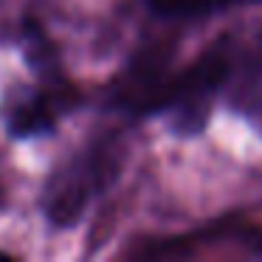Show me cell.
Masks as SVG:
<instances>
[{
    "label": "cell",
    "instance_id": "277c9868",
    "mask_svg": "<svg viewBox=\"0 0 262 262\" xmlns=\"http://www.w3.org/2000/svg\"><path fill=\"white\" fill-rule=\"evenodd\" d=\"M76 93L68 82H57L54 88L17 91L6 104V130L14 138H40L57 127L62 113H68Z\"/></svg>",
    "mask_w": 262,
    "mask_h": 262
},
{
    "label": "cell",
    "instance_id": "7a4b0ae2",
    "mask_svg": "<svg viewBox=\"0 0 262 262\" xmlns=\"http://www.w3.org/2000/svg\"><path fill=\"white\" fill-rule=\"evenodd\" d=\"M234 42L231 37H220L211 42L192 65L175 71V79L169 88L164 116L169 127L181 136H198L203 133L209 113L214 107V99L228 88L234 74Z\"/></svg>",
    "mask_w": 262,
    "mask_h": 262
},
{
    "label": "cell",
    "instance_id": "3957f363",
    "mask_svg": "<svg viewBox=\"0 0 262 262\" xmlns=\"http://www.w3.org/2000/svg\"><path fill=\"white\" fill-rule=\"evenodd\" d=\"M172 79L175 68L169 62V51L164 46H147L130 57L124 71L110 85V104L130 116L164 113Z\"/></svg>",
    "mask_w": 262,
    "mask_h": 262
},
{
    "label": "cell",
    "instance_id": "8992f818",
    "mask_svg": "<svg viewBox=\"0 0 262 262\" xmlns=\"http://www.w3.org/2000/svg\"><path fill=\"white\" fill-rule=\"evenodd\" d=\"M243 3H262V0H147V6L164 17H203Z\"/></svg>",
    "mask_w": 262,
    "mask_h": 262
},
{
    "label": "cell",
    "instance_id": "5b68a950",
    "mask_svg": "<svg viewBox=\"0 0 262 262\" xmlns=\"http://www.w3.org/2000/svg\"><path fill=\"white\" fill-rule=\"evenodd\" d=\"M228 85H234V107L262 133V57L256 62H248L239 71L237 82H228Z\"/></svg>",
    "mask_w": 262,
    "mask_h": 262
},
{
    "label": "cell",
    "instance_id": "6da1fadb",
    "mask_svg": "<svg viewBox=\"0 0 262 262\" xmlns=\"http://www.w3.org/2000/svg\"><path fill=\"white\" fill-rule=\"evenodd\" d=\"M121 172V144L113 136L91 141L76 149L51 169L42 186V211L59 228H68L82 220L85 209L99 192L116 181Z\"/></svg>",
    "mask_w": 262,
    "mask_h": 262
}]
</instances>
